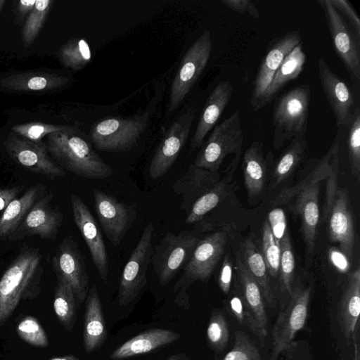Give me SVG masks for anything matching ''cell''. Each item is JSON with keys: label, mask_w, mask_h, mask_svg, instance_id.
Listing matches in <instances>:
<instances>
[{"label": "cell", "mask_w": 360, "mask_h": 360, "mask_svg": "<svg viewBox=\"0 0 360 360\" xmlns=\"http://www.w3.org/2000/svg\"><path fill=\"white\" fill-rule=\"evenodd\" d=\"M329 1L350 25L356 35L360 38V19L350 2L347 0Z\"/></svg>", "instance_id": "obj_47"}, {"label": "cell", "mask_w": 360, "mask_h": 360, "mask_svg": "<svg viewBox=\"0 0 360 360\" xmlns=\"http://www.w3.org/2000/svg\"><path fill=\"white\" fill-rule=\"evenodd\" d=\"M306 56L301 42L286 56L277 69L266 90L262 108L275 98L276 96L290 82L297 79L304 70Z\"/></svg>", "instance_id": "obj_32"}, {"label": "cell", "mask_w": 360, "mask_h": 360, "mask_svg": "<svg viewBox=\"0 0 360 360\" xmlns=\"http://www.w3.org/2000/svg\"><path fill=\"white\" fill-rule=\"evenodd\" d=\"M232 261L230 256L227 254L224 257L218 279L219 286L225 295L228 294L230 290L232 281Z\"/></svg>", "instance_id": "obj_50"}, {"label": "cell", "mask_w": 360, "mask_h": 360, "mask_svg": "<svg viewBox=\"0 0 360 360\" xmlns=\"http://www.w3.org/2000/svg\"><path fill=\"white\" fill-rule=\"evenodd\" d=\"M221 360H262L261 354L250 338L243 332L235 333L233 348Z\"/></svg>", "instance_id": "obj_44"}, {"label": "cell", "mask_w": 360, "mask_h": 360, "mask_svg": "<svg viewBox=\"0 0 360 360\" xmlns=\"http://www.w3.org/2000/svg\"><path fill=\"white\" fill-rule=\"evenodd\" d=\"M231 175L219 181L207 193L200 197L193 204L187 214L185 224L195 225L201 221L210 211L214 210L224 200L231 191Z\"/></svg>", "instance_id": "obj_36"}, {"label": "cell", "mask_w": 360, "mask_h": 360, "mask_svg": "<svg viewBox=\"0 0 360 360\" xmlns=\"http://www.w3.org/2000/svg\"><path fill=\"white\" fill-rule=\"evenodd\" d=\"M221 2L235 12L245 13L255 18L260 17L258 8L250 0H221Z\"/></svg>", "instance_id": "obj_49"}, {"label": "cell", "mask_w": 360, "mask_h": 360, "mask_svg": "<svg viewBox=\"0 0 360 360\" xmlns=\"http://www.w3.org/2000/svg\"><path fill=\"white\" fill-rule=\"evenodd\" d=\"M300 42L301 34L297 30L287 32L270 41L252 82L250 103L254 111L262 109L264 93L275 72L286 56Z\"/></svg>", "instance_id": "obj_14"}, {"label": "cell", "mask_w": 360, "mask_h": 360, "mask_svg": "<svg viewBox=\"0 0 360 360\" xmlns=\"http://www.w3.org/2000/svg\"><path fill=\"white\" fill-rule=\"evenodd\" d=\"M233 87L229 81H221L208 96L190 143V151L200 148L208 132L216 125L231 101Z\"/></svg>", "instance_id": "obj_22"}, {"label": "cell", "mask_w": 360, "mask_h": 360, "mask_svg": "<svg viewBox=\"0 0 360 360\" xmlns=\"http://www.w3.org/2000/svg\"><path fill=\"white\" fill-rule=\"evenodd\" d=\"M263 146L262 141L252 142L243 154L242 167L244 183L250 197L259 195L265 184L267 160L271 151L265 158Z\"/></svg>", "instance_id": "obj_31"}, {"label": "cell", "mask_w": 360, "mask_h": 360, "mask_svg": "<svg viewBox=\"0 0 360 360\" xmlns=\"http://www.w3.org/2000/svg\"><path fill=\"white\" fill-rule=\"evenodd\" d=\"M354 355L353 360H359L360 359L359 347H358V344H357L356 340H354Z\"/></svg>", "instance_id": "obj_56"}, {"label": "cell", "mask_w": 360, "mask_h": 360, "mask_svg": "<svg viewBox=\"0 0 360 360\" xmlns=\"http://www.w3.org/2000/svg\"><path fill=\"white\" fill-rule=\"evenodd\" d=\"M360 313V269L357 267L348 276L347 283L338 309L340 329L347 341L354 338L359 329Z\"/></svg>", "instance_id": "obj_27"}, {"label": "cell", "mask_w": 360, "mask_h": 360, "mask_svg": "<svg viewBox=\"0 0 360 360\" xmlns=\"http://www.w3.org/2000/svg\"><path fill=\"white\" fill-rule=\"evenodd\" d=\"M166 360H189L184 354H175L169 356Z\"/></svg>", "instance_id": "obj_55"}, {"label": "cell", "mask_w": 360, "mask_h": 360, "mask_svg": "<svg viewBox=\"0 0 360 360\" xmlns=\"http://www.w3.org/2000/svg\"><path fill=\"white\" fill-rule=\"evenodd\" d=\"M70 129L66 126L34 122L15 125L11 129L13 132L25 139L41 141L43 137L51 133L68 131Z\"/></svg>", "instance_id": "obj_45"}, {"label": "cell", "mask_w": 360, "mask_h": 360, "mask_svg": "<svg viewBox=\"0 0 360 360\" xmlns=\"http://www.w3.org/2000/svg\"><path fill=\"white\" fill-rule=\"evenodd\" d=\"M5 0H0V11L2 8V6H4V4H5Z\"/></svg>", "instance_id": "obj_57"}, {"label": "cell", "mask_w": 360, "mask_h": 360, "mask_svg": "<svg viewBox=\"0 0 360 360\" xmlns=\"http://www.w3.org/2000/svg\"><path fill=\"white\" fill-rule=\"evenodd\" d=\"M230 310L240 324L245 325L260 340L258 324L244 304L243 298L235 295L229 301Z\"/></svg>", "instance_id": "obj_46"}, {"label": "cell", "mask_w": 360, "mask_h": 360, "mask_svg": "<svg viewBox=\"0 0 360 360\" xmlns=\"http://www.w3.org/2000/svg\"><path fill=\"white\" fill-rule=\"evenodd\" d=\"M266 220L276 241L280 245L288 231L286 217L283 210L280 207L273 209L268 214Z\"/></svg>", "instance_id": "obj_48"}, {"label": "cell", "mask_w": 360, "mask_h": 360, "mask_svg": "<svg viewBox=\"0 0 360 360\" xmlns=\"http://www.w3.org/2000/svg\"><path fill=\"white\" fill-rule=\"evenodd\" d=\"M52 266L57 277L64 278L70 284L77 305L85 301L89 290L85 257L72 236L65 237L58 246L52 259Z\"/></svg>", "instance_id": "obj_13"}, {"label": "cell", "mask_w": 360, "mask_h": 360, "mask_svg": "<svg viewBox=\"0 0 360 360\" xmlns=\"http://www.w3.org/2000/svg\"><path fill=\"white\" fill-rule=\"evenodd\" d=\"M53 193H44L32 207L15 233L25 236H38L44 239L55 240L63 221V214L51 201Z\"/></svg>", "instance_id": "obj_19"}, {"label": "cell", "mask_w": 360, "mask_h": 360, "mask_svg": "<svg viewBox=\"0 0 360 360\" xmlns=\"http://www.w3.org/2000/svg\"><path fill=\"white\" fill-rule=\"evenodd\" d=\"M195 114L194 107L188 108L167 129L149 165L148 172L153 179L162 177L174 165L187 141Z\"/></svg>", "instance_id": "obj_15"}, {"label": "cell", "mask_w": 360, "mask_h": 360, "mask_svg": "<svg viewBox=\"0 0 360 360\" xmlns=\"http://www.w3.org/2000/svg\"><path fill=\"white\" fill-rule=\"evenodd\" d=\"M45 144L53 161L75 175L103 179L112 174V168L72 129L47 135Z\"/></svg>", "instance_id": "obj_2"}, {"label": "cell", "mask_w": 360, "mask_h": 360, "mask_svg": "<svg viewBox=\"0 0 360 360\" xmlns=\"http://www.w3.org/2000/svg\"><path fill=\"white\" fill-rule=\"evenodd\" d=\"M310 98V86L302 84L290 89L277 99L272 117L274 149L278 150L294 139L305 136Z\"/></svg>", "instance_id": "obj_3"}, {"label": "cell", "mask_w": 360, "mask_h": 360, "mask_svg": "<svg viewBox=\"0 0 360 360\" xmlns=\"http://www.w3.org/2000/svg\"><path fill=\"white\" fill-rule=\"evenodd\" d=\"M58 57L65 67L79 70L91 62V53L89 44L84 39L74 38L60 47Z\"/></svg>", "instance_id": "obj_37"}, {"label": "cell", "mask_w": 360, "mask_h": 360, "mask_svg": "<svg viewBox=\"0 0 360 360\" xmlns=\"http://www.w3.org/2000/svg\"><path fill=\"white\" fill-rule=\"evenodd\" d=\"M18 337L28 345L36 347H47L49 341L46 331L39 320L33 316H26L16 326Z\"/></svg>", "instance_id": "obj_42"}, {"label": "cell", "mask_w": 360, "mask_h": 360, "mask_svg": "<svg viewBox=\"0 0 360 360\" xmlns=\"http://www.w3.org/2000/svg\"><path fill=\"white\" fill-rule=\"evenodd\" d=\"M212 47L210 32L205 30L187 50L172 84L169 112H174L179 106L205 70Z\"/></svg>", "instance_id": "obj_7"}, {"label": "cell", "mask_w": 360, "mask_h": 360, "mask_svg": "<svg viewBox=\"0 0 360 360\" xmlns=\"http://www.w3.org/2000/svg\"><path fill=\"white\" fill-rule=\"evenodd\" d=\"M243 262L252 278L257 283L264 299L269 304H274L268 269L261 252L256 247L251 238L243 243Z\"/></svg>", "instance_id": "obj_33"}, {"label": "cell", "mask_w": 360, "mask_h": 360, "mask_svg": "<svg viewBox=\"0 0 360 360\" xmlns=\"http://www.w3.org/2000/svg\"><path fill=\"white\" fill-rule=\"evenodd\" d=\"M44 191L42 184L33 186L8 205L0 217V240L13 236L33 205L44 195Z\"/></svg>", "instance_id": "obj_29"}, {"label": "cell", "mask_w": 360, "mask_h": 360, "mask_svg": "<svg viewBox=\"0 0 360 360\" xmlns=\"http://www.w3.org/2000/svg\"><path fill=\"white\" fill-rule=\"evenodd\" d=\"M68 77L53 73L27 72L13 74L0 80V85L13 91H50L65 86Z\"/></svg>", "instance_id": "obj_30"}, {"label": "cell", "mask_w": 360, "mask_h": 360, "mask_svg": "<svg viewBox=\"0 0 360 360\" xmlns=\"http://www.w3.org/2000/svg\"><path fill=\"white\" fill-rule=\"evenodd\" d=\"M280 285L283 292L290 297L292 292V283L295 271V257L288 231L280 243Z\"/></svg>", "instance_id": "obj_40"}, {"label": "cell", "mask_w": 360, "mask_h": 360, "mask_svg": "<svg viewBox=\"0 0 360 360\" xmlns=\"http://www.w3.org/2000/svg\"><path fill=\"white\" fill-rule=\"evenodd\" d=\"M53 3L52 0H36L22 27V38L25 46H29L39 34Z\"/></svg>", "instance_id": "obj_38"}, {"label": "cell", "mask_w": 360, "mask_h": 360, "mask_svg": "<svg viewBox=\"0 0 360 360\" xmlns=\"http://www.w3.org/2000/svg\"><path fill=\"white\" fill-rule=\"evenodd\" d=\"M261 253L269 274L273 278H276L279 274L280 245L276 241L266 219L263 224Z\"/></svg>", "instance_id": "obj_43"}, {"label": "cell", "mask_w": 360, "mask_h": 360, "mask_svg": "<svg viewBox=\"0 0 360 360\" xmlns=\"http://www.w3.org/2000/svg\"><path fill=\"white\" fill-rule=\"evenodd\" d=\"M36 0H21L17 3V17L23 19L34 8Z\"/></svg>", "instance_id": "obj_53"}, {"label": "cell", "mask_w": 360, "mask_h": 360, "mask_svg": "<svg viewBox=\"0 0 360 360\" xmlns=\"http://www.w3.org/2000/svg\"><path fill=\"white\" fill-rule=\"evenodd\" d=\"M311 288H296L290 301L278 314L272 330L273 347L269 360H278L281 352L289 348L295 334L306 322Z\"/></svg>", "instance_id": "obj_11"}, {"label": "cell", "mask_w": 360, "mask_h": 360, "mask_svg": "<svg viewBox=\"0 0 360 360\" xmlns=\"http://www.w3.org/2000/svg\"><path fill=\"white\" fill-rule=\"evenodd\" d=\"M328 255L331 263L340 272L346 273L349 271V259L341 250L331 248L328 251Z\"/></svg>", "instance_id": "obj_51"}, {"label": "cell", "mask_w": 360, "mask_h": 360, "mask_svg": "<svg viewBox=\"0 0 360 360\" xmlns=\"http://www.w3.org/2000/svg\"><path fill=\"white\" fill-rule=\"evenodd\" d=\"M23 187V185L6 188L0 186V212L6 209L8 205L21 192Z\"/></svg>", "instance_id": "obj_52"}, {"label": "cell", "mask_w": 360, "mask_h": 360, "mask_svg": "<svg viewBox=\"0 0 360 360\" xmlns=\"http://www.w3.org/2000/svg\"><path fill=\"white\" fill-rule=\"evenodd\" d=\"M180 335L174 330L152 328L130 338L110 354V359L119 360L146 354L173 343Z\"/></svg>", "instance_id": "obj_26"}, {"label": "cell", "mask_w": 360, "mask_h": 360, "mask_svg": "<svg viewBox=\"0 0 360 360\" xmlns=\"http://www.w3.org/2000/svg\"><path fill=\"white\" fill-rule=\"evenodd\" d=\"M329 217V236L338 243L341 251L350 259L352 257L355 232L347 192L338 188L332 201Z\"/></svg>", "instance_id": "obj_20"}, {"label": "cell", "mask_w": 360, "mask_h": 360, "mask_svg": "<svg viewBox=\"0 0 360 360\" xmlns=\"http://www.w3.org/2000/svg\"><path fill=\"white\" fill-rule=\"evenodd\" d=\"M244 133L239 110L217 124L203 143L193 165L210 172H218L226 158L238 161L242 153Z\"/></svg>", "instance_id": "obj_4"}, {"label": "cell", "mask_w": 360, "mask_h": 360, "mask_svg": "<svg viewBox=\"0 0 360 360\" xmlns=\"http://www.w3.org/2000/svg\"><path fill=\"white\" fill-rule=\"evenodd\" d=\"M4 145L13 160L33 173L51 179L65 175V170L49 155L46 144L41 141L22 139L12 132L5 139Z\"/></svg>", "instance_id": "obj_16"}, {"label": "cell", "mask_w": 360, "mask_h": 360, "mask_svg": "<svg viewBox=\"0 0 360 360\" xmlns=\"http://www.w3.org/2000/svg\"><path fill=\"white\" fill-rule=\"evenodd\" d=\"M219 181L218 172L191 165L186 172L174 182L172 190L181 199V207L188 214L193 204Z\"/></svg>", "instance_id": "obj_23"}, {"label": "cell", "mask_w": 360, "mask_h": 360, "mask_svg": "<svg viewBox=\"0 0 360 360\" xmlns=\"http://www.w3.org/2000/svg\"><path fill=\"white\" fill-rule=\"evenodd\" d=\"M323 10L335 51L352 79L360 82V38L329 0H316Z\"/></svg>", "instance_id": "obj_9"}, {"label": "cell", "mask_w": 360, "mask_h": 360, "mask_svg": "<svg viewBox=\"0 0 360 360\" xmlns=\"http://www.w3.org/2000/svg\"><path fill=\"white\" fill-rule=\"evenodd\" d=\"M43 272L41 255L32 248L22 250L9 264L0 278V326L21 301L37 297Z\"/></svg>", "instance_id": "obj_1"}, {"label": "cell", "mask_w": 360, "mask_h": 360, "mask_svg": "<svg viewBox=\"0 0 360 360\" xmlns=\"http://www.w3.org/2000/svg\"><path fill=\"white\" fill-rule=\"evenodd\" d=\"M153 224H148L124 266L120 276L117 294L120 307L128 305L134 301L146 283V272L153 254Z\"/></svg>", "instance_id": "obj_10"}, {"label": "cell", "mask_w": 360, "mask_h": 360, "mask_svg": "<svg viewBox=\"0 0 360 360\" xmlns=\"http://www.w3.org/2000/svg\"><path fill=\"white\" fill-rule=\"evenodd\" d=\"M202 238L198 231L166 232L152 254L150 263L161 286L167 285L185 267Z\"/></svg>", "instance_id": "obj_6"}, {"label": "cell", "mask_w": 360, "mask_h": 360, "mask_svg": "<svg viewBox=\"0 0 360 360\" xmlns=\"http://www.w3.org/2000/svg\"><path fill=\"white\" fill-rule=\"evenodd\" d=\"M320 182L314 183L300 191L296 197L295 208L300 216L307 255L314 252L319 219V195Z\"/></svg>", "instance_id": "obj_25"}, {"label": "cell", "mask_w": 360, "mask_h": 360, "mask_svg": "<svg viewBox=\"0 0 360 360\" xmlns=\"http://www.w3.org/2000/svg\"><path fill=\"white\" fill-rule=\"evenodd\" d=\"M348 127L347 147L350 169L352 175L359 180L360 177V108L354 110Z\"/></svg>", "instance_id": "obj_41"}, {"label": "cell", "mask_w": 360, "mask_h": 360, "mask_svg": "<svg viewBox=\"0 0 360 360\" xmlns=\"http://www.w3.org/2000/svg\"><path fill=\"white\" fill-rule=\"evenodd\" d=\"M70 202L75 223L89 248L101 279L105 282L109 271L108 260L99 226L89 208L79 196L72 194Z\"/></svg>", "instance_id": "obj_17"}, {"label": "cell", "mask_w": 360, "mask_h": 360, "mask_svg": "<svg viewBox=\"0 0 360 360\" xmlns=\"http://www.w3.org/2000/svg\"><path fill=\"white\" fill-rule=\"evenodd\" d=\"M93 196L102 230L114 246L119 245L136 217V205L124 203L97 189L93 191Z\"/></svg>", "instance_id": "obj_12"}, {"label": "cell", "mask_w": 360, "mask_h": 360, "mask_svg": "<svg viewBox=\"0 0 360 360\" xmlns=\"http://www.w3.org/2000/svg\"><path fill=\"white\" fill-rule=\"evenodd\" d=\"M83 345L87 353L98 349L107 339V330L101 299L95 285L85 300Z\"/></svg>", "instance_id": "obj_24"}, {"label": "cell", "mask_w": 360, "mask_h": 360, "mask_svg": "<svg viewBox=\"0 0 360 360\" xmlns=\"http://www.w3.org/2000/svg\"><path fill=\"white\" fill-rule=\"evenodd\" d=\"M46 360H80L74 354H70L61 356H57Z\"/></svg>", "instance_id": "obj_54"}, {"label": "cell", "mask_w": 360, "mask_h": 360, "mask_svg": "<svg viewBox=\"0 0 360 360\" xmlns=\"http://www.w3.org/2000/svg\"><path fill=\"white\" fill-rule=\"evenodd\" d=\"M151 114L146 109L127 117H108L91 126L90 137L96 149L121 153L133 148L145 131Z\"/></svg>", "instance_id": "obj_5"}, {"label": "cell", "mask_w": 360, "mask_h": 360, "mask_svg": "<svg viewBox=\"0 0 360 360\" xmlns=\"http://www.w3.org/2000/svg\"><path fill=\"white\" fill-rule=\"evenodd\" d=\"M77 304L70 284L64 278L57 277L54 288L53 310L63 326L70 332L77 320Z\"/></svg>", "instance_id": "obj_35"}, {"label": "cell", "mask_w": 360, "mask_h": 360, "mask_svg": "<svg viewBox=\"0 0 360 360\" xmlns=\"http://www.w3.org/2000/svg\"><path fill=\"white\" fill-rule=\"evenodd\" d=\"M318 71L323 91L333 113L337 127H347L354 110V98L351 89L322 57L318 60Z\"/></svg>", "instance_id": "obj_18"}, {"label": "cell", "mask_w": 360, "mask_h": 360, "mask_svg": "<svg viewBox=\"0 0 360 360\" xmlns=\"http://www.w3.org/2000/svg\"><path fill=\"white\" fill-rule=\"evenodd\" d=\"M206 336L210 347L215 352L223 351L228 345L229 326L224 314L218 309H214L211 313Z\"/></svg>", "instance_id": "obj_39"}, {"label": "cell", "mask_w": 360, "mask_h": 360, "mask_svg": "<svg viewBox=\"0 0 360 360\" xmlns=\"http://www.w3.org/2000/svg\"><path fill=\"white\" fill-rule=\"evenodd\" d=\"M236 270L242 288L243 300L258 324L260 331L259 340L263 344L267 335L268 320L262 293L240 257L237 258Z\"/></svg>", "instance_id": "obj_28"}, {"label": "cell", "mask_w": 360, "mask_h": 360, "mask_svg": "<svg viewBox=\"0 0 360 360\" xmlns=\"http://www.w3.org/2000/svg\"><path fill=\"white\" fill-rule=\"evenodd\" d=\"M305 136L291 140L275 164L271 188L284 181L304 159L307 153Z\"/></svg>", "instance_id": "obj_34"}, {"label": "cell", "mask_w": 360, "mask_h": 360, "mask_svg": "<svg viewBox=\"0 0 360 360\" xmlns=\"http://www.w3.org/2000/svg\"><path fill=\"white\" fill-rule=\"evenodd\" d=\"M227 240L226 231L211 233L201 239L185 266L182 276L176 283L174 292L179 290L184 292L196 281H207L224 253Z\"/></svg>", "instance_id": "obj_8"}, {"label": "cell", "mask_w": 360, "mask_h": 360, "mask_svg": "<svg viewBox=\"0 0 360 360\" xmlns=\"http://www.w3.org/2000/svg\"><path fill=\"white\" fill-rule=\"evenodd\" d=\"M340 147V134L338 133L325 155L320 159L311 161L313 167L307 175L294 186L283 189L272 203L277 206L285 205L304 188L329 179L338 171Z\"/></svg>", "instance_id": "obj_21"}]
</instances>
